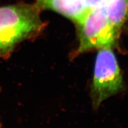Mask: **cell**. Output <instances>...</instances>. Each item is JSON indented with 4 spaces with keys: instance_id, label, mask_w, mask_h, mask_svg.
Here are the masks:
<instances>
[{
    "instance_id": "obj_7",
    "label": "cell",
    "mask_w": 128,
    "mask_h": 128,
    "mask_svg": "<svg viewBox=\"0 0 128 128\" xmlns=\"http://www.w3.org/2000/svg\"></svg>"
},
{
    "instance_id": "obj_2",
    "label": "cell",
    "mask_w": 128,
    "mask_h": 128,
    "mask_svg": "<svg viewBox=\"0 0 128 128\" xmlns=\"http://www.w3.org/2000/svg\"><path fill=\"white\" fill-rule=\"evenodd\" d=\"M75 25L79 43L75 55L92 49L113 48L121 33L108 21L104 6L89 10Z\"/></svg>"
},
{
    "instance_id": "obj_4",
    "label": "cell",
    "mask_w": 128,
    "mask_h": 128,
    "mask_svg": "<svg viewBox=\"0 0 128 128\" xmlns=\"http://www.w3.org/2000/svg\"><path fill=\"white\" fill-rule=\"evenodd\" d=\"M35 5L40 10L54 11L75 24L79 22L89 10L82 0H36Z\"/></svg>"
},
{
    "instance_id": "obj_1",
    "label": "cell",
    "mask_w": 128,
    "mask_h": 128,
    "mask_svg": "<svg viewBox=\"0 0 128 128\" xmlns=\"http://www.w3.org/2000/svg\"><path fill=\"white\" fill-rule=\"evenodd\" d=\"M40 11L35 4L0 7V57L8 58L19 43L41 33L46 25Z\"/></svg>"
},
{
    "instance_id": "obj_3",
    "label": "cell",
    "mask_w": 128,
    "mask_h": 128,
    "mask_svg": "<svg viewBox=\"0 0 128 128\" xmlns=\"http://www.w3.org/2000/svg\"><path fill=\"white\" fill-rule=\"evenodd\" d=\"M123 86L121 69L112 48L99 49L91 90L93 107L97 108L105 100L121 91Z\"/></svg>"
},
{
    "instance_id": "obj_6",
    "label": "cell",
    "mask_w": 128,
    "mask_h": 128,
    "mask_svg": "<svg viewBox=\"0 0 128 128\" xmlns=\"http://www.w3.org/2000/svg\"><path fill=\"white\" fill-rule=\"evenodd\" d=\"M107 0H82L88 10L101 8L105 6Z\"/></svg>"
},
{
    "instance_id": "obj_5",
    "label": "cell",
    "mask_w": 128,
    "mask_h": 128,
    "mask_svg": "<svg viewBox=\"0 0 128 128\" xmlns=\"http://www.w3.org/2000/svg\"><path fill=\"white\" fill-rule=\"evenodd\" d=\"M104 9L112 26L121 31L128 19V0H107Z\"/></svg>"
}]
</instances>
